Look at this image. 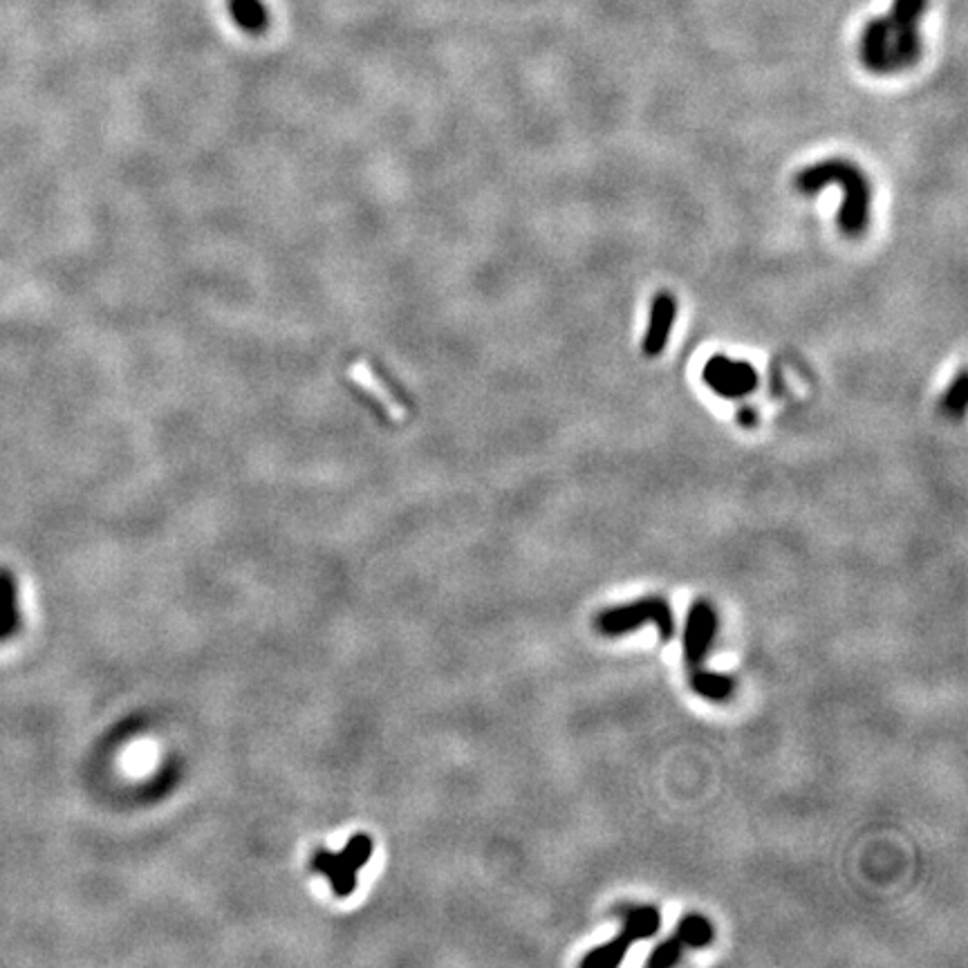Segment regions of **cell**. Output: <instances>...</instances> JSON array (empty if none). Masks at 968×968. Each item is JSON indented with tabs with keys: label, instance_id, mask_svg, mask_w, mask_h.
Returning a JSON list of instances; mask_svg holds the SVG:
<instances>
[{
	"label": "cell",
	"instance_id": "cell-1",
	"mask_svg": "<svg viewBox=\"0 0 968 968\" xmlns=\"http://www.w3.org/2000/svg\"><path fill=\"white\" fill-rule=\"evenodd\" d=\"M836 184L843 191V202L839 209V229L847 238H861L870 227V204H872V189L859 166L850 160H823L818 164L807 166V169L796 175V189L800 193H816L825 186Z\"/></svg>",
	"mask_w": 968,
	"mask_h": 968
},
{
	"label": "cell",
	"instance_id": "cell-2",
	"mask_svg": "<svg viewBox=\"0 0 968 968\" xmlns=\"http://www.w3.org/2000/svg\"><path fill=\"white\" fill-rule=\"evenodd\" d=\"M644 623H655L659 639L670 641L675 635V617L664 597H644L632 603L603 610L597 617V628L605 637H623L639 630Z\"/></svg>",
	"mask_w": 968,
	"mask_h": 968
},
{
	"label": "cell",
	"instance_id": "cell-3",
	"mask_svg": "<svg viewBox=\"0 0 968 968\" xmlns=\"http://www.w3.org/2000/svg\"><path fill=\"white\" fill-rule=\"evenodd\" d=\"M372 856V839L368 834H357L348 841L346 850L328 852L319 850L312 856V870L323 874L330 881L334 895L339 899L350 897L357 888V877L363 865Z\"/></svg>",
	"mask_w": 968,
	"mask_h": 968
},
{
	"label": "cell",
	"instance_id": "cell-4",
	"mask_svg": "<svg viewBox=\"0 0 968 968\" xmlns=\"http://www.w3.org/2000/svg\"><path fill=\"white\" fill-rule=\"evenodd\" d=\"M704 384L724 399H742L758 388V372L747 361L715 355L706 361Z\"/></svg>",
	"mask_w": 968,
	"mask_h": 968
},
{
	"label": "cell",
	"instance_id": "cell-5",
	"mask_svg": "<svg viewBox=\"0 0 968 968\" xmlns=\"http://www.w3.org/2000/svg\"><path fill=\"white\" fill-rule=\"evenodd\" d=\"M718 635V612L713 603L706 599H695L686 617L684 628V659L691 668L704 664L706 655L713 646V639Z\"/></svg>",
	"mask_w": 968,
	"mask_h": 968
},
{
	"label": "cell",
	"instance_id": "cell-6",
	"mask_svg": "<svg viewBox=\"0 0 968 968\" xmlns=\"http://www.w3.org/2000/svg\"><path fill=\"white\" fill-rule=\"evenodd\" d=\"M677 316V299L670 292L657 294L650 305V319L648 330L641 341V352L646 357H659L668 346L670 332H673Z\"/></svg>",
	"mask_w": 968,
	"mask_h": 968
},
{
	"label": "cell",
	"instance_id": "cell-7",
	"mask_svg": "<svg viewBox=\"0 0 968 968\" xmlns=\"http://www.w3.org/2000/svg\"><path fill=\"white\" fill-rule=\"evenodd\" d=\"M350 381L355 384L357 388H361L363 393H368L375 402L384 408L386 415L390 417V420H395V422H402L406 420V406L399 402V399L393 395V390H390L386 384H384V379H381L375 370H372V366L368 361H355L350 366Z\"/></svg>",
	"mask_w": 968,
	"mask_h": 968
},
{
	"label": "cell",
	"instance_id": "cell-8",
	"mask_svg": "<svg viewBox=\"0 0 968 968\" xmlns=\"http://www.w3.org/2000/svg\"><path fill=\"white\" fill-rule=\"evenodd\" d=\"M635 942H639L637 935L632 933L628 926L621 924V933L614 939H610L608 944L597 946L594 951L585 955L581 960V966L583 968H612V966H617V964L623 962V957H626V953L630 951V946Z\"/></svg>",
	"mask_w": 968,
	"mask_h": 968
},
{
	"label": "cell",
	"instance_id": "cell-9",
	"mask_svg": "<svg viewBox=\"0 0 968 968\" xmlns=\"http://www.w3.org/2000/svg\"><path fill=\"white\" fill-rule=\"evenodd\" d=\"M21 626V612H18V592L12 570L0 567V641L12 637Z\"/></svg>",
	"mask_w": 968,
	"mask_h": 968
},
{
	"label": "cell",
	"instance_id": "cell-10",
	"mask_svg": "<svg viewBox=\"0 0 968 968\" xmlns=\"http://www.w3.org/2000/svg\"><path fill=\"white\" fill-rule=\"evenodd\" d=\"M691 688L700 697H706V700L726 702L735 691V679L697 666L691 673Z\"/></svg>",
	"mask_w": 968,
	"mask_h": 968
},
{
	"label": "cell",
	"instance_id": "cell-11",
	"mask_svg": "<svg viewBox=\"0 0 968 968\" xmlns=\"http://www.w3.org/2000/svg\"><path fill=\"white\" fill-rule=\"evenodd\" d=\"M675 935H677L679 942L684 944V948H704V946H709L713 942L715 930H713L711 921L706 919L704 915L691 912V915L679 919Z\"/></svg>",
	"mask_w": 968,
	"mask_h": 968
},
{
	"label": "cell",
	"instance_id": "cell-12",
	"mask_svg": "<svg viewBox=\"0 0 968 968\" xmlns=\"http://www.w3.org/2000/svg\"><path fill=\"white\" fill-rule=\"evenodd\" d=\"M966 399H968V377H966V372L962 370L960 375L953 379V384L946 388V393L942 397V411L948 417H955V420H960V417L966 411Z\"/></svg>",
	"mask_w": 968,
	"mask_h": 968
},
{
	"label": "cell",
	"instance_id": "cell-13",
	"mask_svg": "<svg viewBox=\"0 0 968 968\" xmlns=\"http://www.w3.org/2000/svg\"><path fill=\"white\" fill-rule=\"evenodd\" d=\"M682 955H684V944L679 942L677 935H673V937L664 939V942L659 944L653 953H650V957L646 960V966L668 968V966H673V964L682 960Z\"/></svg>",
	"mask_w": 968,
	"mask_h": 968
},
{
	"label": "cell",
	"instance_id": "cell-14",
	"mask_svg": "<svg viewBox=\"0 0 968 968\" xmlns=\"http://www.w3.org/2000/svg\"><path fill=\"white\" fill-rule=\"evenodd\" d=\"M231 9H234L240 21L247 25H256L260 18H263V9H260L258 0H234V3H231Z\"/></svg>",
	"mask_w": 968,
	"mask_h": 968
},
{
	"label": "cell",
	"instance_id": "cell-15",
	"mask_svg": "<svg viewBox=\"0 0 968 968\" xmlns=\"http://www.w3.org/2000/svg\"><path fill=\"white\" fill-rule=\"evenodd\" d=\"M740 424L742 426H747V428H753L758 424V415L756 411H751V408H744V411L740 413Z\"/></svg>",
	"mask_w": 968,
	"mask_h": 968
}]
</instances>
